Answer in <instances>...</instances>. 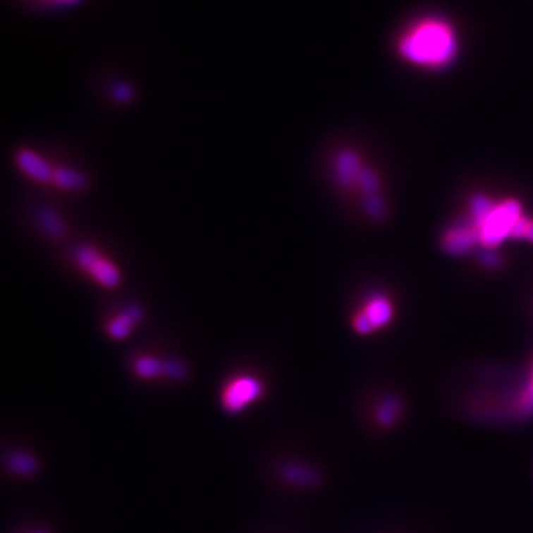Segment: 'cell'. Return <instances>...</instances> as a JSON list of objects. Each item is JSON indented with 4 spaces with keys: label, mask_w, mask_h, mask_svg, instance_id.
I'll use <instances>...</instances> for the list:
<instances>
[{
    "label": "cell",
    "mask_w": 533,
    "mask_h": 533,
    "mask_svg": "<svg viewBox=\"0 0 533 533\" xmlns=\"http://www.w3.org/2000/svg\"><path fill=\"white\" fill-rule=\"evenodd\" d=\"M458 30L453 23L437 13H428L409 23L396 42L400 58L427 70L448 68L459 54Z\"/></svg>",
    "instance_id": "6da1fadb"
},
{
    "label": "cell",
    "mask_w": 533,
    "mask_h": 533,
    "mask_svg": "<svg viewBox=\"0 0 533 533\" xmlns=\"http://www.w3.org/2000/svg\"><path fill=\"white\" fill-rule=\"evenodd\" d=\"M523 216L522 204L517 200L496 203L477 228L480 245L484 249H496L503 240L511 239L515 224Z\"/></svg>",
    "instance_id": "7a4b0ae2"
},
{
    "label": "cell",
    "mask_w": 533,
    "mask_h": 533,
    "mask_svg": "<svg viewBox=\"0 0 533 533\" xmlns=\"http://www.w3.org/2000/svg\"><path fill=\"white\" fill-rule=\"evenodd\" d=\"M393 319V305L384 295L370 296L360 313L355 314L353 326L360 335L372 333L384 328Z\"/></svg>",
    "instance_id": "3957f363"
},
{
    "label": "cell",
    "mask_w": 533,
    "mask_h": 533,
    "mask_svg": "<svg viewBox=\"0 0 533 533\" xmlns=\"http://www.w3.org/2000/svg\"><path fill=\"white\" fill-rule=\"evenodd\" d=\"M441 245L443 249L451 255H467L477 245H480L479 231L471 221H464L448 230V233L443 235Z\"/></svg>",
    "instance_id": "277c9868"
},
{
    "label": "cell",
    "mask_w": 533,
    "mask_h": 533,
    "mask_svg": "<svg viewBox=\"0 0 533 533\" xmlns=\"http://www.w3.org/2000/svg\"><path fill=\"white\" fill-rule=\"evenodd\" d=\"M262 393V385L255 378H239L234 379L224 391L222 402L230 412L242 410L250 402H254Z\"/></svg>",
    "instance_id": "5b68a950"
},
{
    "label": "cell",
    "mask_w": 533,
    "mask_h": 533,
    "mask_svg": "<svg viewBox=\"0 0 533 533\" xmlns=\"http://www.w3.org/2000/svg\"><path fill=\"white\" fill-rule=\"evenodd\" d=\"M15 161H17L20 171L25 173L28 178H32L36 183L48 184L54 181L55 169H52L49 163L37 153L23 148V150L17 153Z\"/></svg>",
    "instance_id": "8992f818"
},
{
    "label": "cell",
    "mask_w": 533,
    "mask_h": 533,
    "mask_svg": "<svg viewBox=\"0 0 533 533\" xmlns=\"http://www.w3.org/2000/svg\"><path fill=\"white\" fill-rule=\"evenodd\" d=\"M362 171L360 160L357 154L344 150L341 152L335 160V180L341 187H351L357 184V178Z\"/></svg>",
    "instance_id": "52a82bcc"
},
{
    "label": "cell",
    "mask_w": 533,
    "mask_h": 533,
    "mask_svg": "<svg viewBox=\"0 0 533 533\" xmlns=\"http://www.w3.org/2000/svg\"><path fill=\"white\" fill-rule=\"evenodd\" d=\"M97 283H99L104 288H116L121 285V271L117 266L107 258L98 255V258L89 266L87 271Z\"/></svg>",
    "instance_id": "ba28073f"
},
{
    "label": "cell",
    "mask_w": 533,
    "mask_h": 533,
    "mask_svg": "<svg viewBox=\"0 0 533 533\" xmlns=\"http://www.w3.org/2000/svg\"><path fill=\"white\" fill-rule=\"evenodd\" d=\"M403 403L402 400L396 396H388L381 400V403L376 409V422L382 428H391L402 417Z\"/></svg>",
    "instance_id": "9c48e42d"
},
{
    "label": "cell",
    "mask_w": 533,
    "mask_h": 533,
    "mask_svg": "<svg viewBox=\"0 0 533 533\" xmlns=\"http://www.w3.org/2000/svg\"><path fill=\"white\" fill-rule=\"evenodd\" d=\"M141 317L142 313L138 307H128L121 316L110 321L109 335L114 339L126 338L133 328V323H137Z\"/></svg>",
    "instance_id": "30bf717a"
},
{
    "label": "cell",
    "mask_w": 533,
    "mask_h": 533,
    "mask_svg": "<svg viewBox=\"0 0 533 533\" xmlns=\"http://www.w3.org/2000/svg\"><path fill=\"white\" fill-rule=\"evenodd\" d=\"M52 183L59 188L79 191V190H85L87 187V178L83 173L74 171V169L59 168V169H55V172H54V181Z\"/></svg>",
    "instance_id": "8fae6325"
},
{
    "label": "cell",
    "mask_w": 533,
    "mask_h": 533,
    "mask_svg": "<svg viewBox=\"0 0 533 533\" xmlns=\"http://www.w3.org/2000/svg\"><path fill=\"white\" fill-rule=\"evenodd\" d=\"M39 224L44 234H48L51 239H61L64 235V222L51 207H43L39 212Z\"/></svg>",
    "instance_id": "7c38bea8"
},
{
    "label": "cell",
    "mask_w": 533,
    "mask_h": 533,
    "mask_svg": "<svg viewBox=\"0 0 533 533\" xmlns=\"http://www.w3.org/2000/svg\"><path fill=\"white\" fill-rule=\"evenodd\" d=\"M6 465L9 467V470L21 474V476H32V474L37 471V462L27 453H11L6 458Z\"/></svg>",
    "instance_id": "4fadbf2b"
},
{
    "label": "cell",
    "mask_w": 533,
    "mask_h": 533,
    "mask_svg": "<svg viewBox=\"0 0 533 533\" xmlns=\"http://www.w3.org/2000/svg\"><path fill=\"white\" fill-rule=\"evenodd\" d=\"M285 477L296 484L304 486H313L319 483V474L307 467L302 465H290L285 470Z\"/></svg>",
    "instance_id": "5bb4252c"
},
{
    "label": "cell",
    "mask_w": 533,
    "mask_h": 533,
    "mask_svg": "<svg viewBox=\"0 0 533 533\" xmlns=\"http://www.w3.org/2000/svg\"><path fill=\"white\" fill-rule=\"evenodd\" d=\"M135 372L142 378H156L165 372V366L153 357H142L135 362Z\"/></svg>",
    "instance_id": "9a60e30c"
},
{
    "label": "cell",
    "mask_w": 533,
    "mask_h": 533,
    "mask_svg": "<svg viewBox=\"0 0 533 533\" xmlns=\"http://www.w3.org/2000/svg\"><path fill=\"white\" fill-rule=\"evenodd\" d=\"M357 185H359L360 191L364 192L366 196L376 195L378 187H379L378 176L372 171H370V169L362 168V171L359 173V178H357Z\"/></svg>",
    "instance_id": "2e32d148"
},
{
    "label": "cell",
    "mask_w": 533,
    "mask_h": 533,
    "mask_svg": "<svg viewBox=\"0 0 533 533\" xmlns=\"http://www.w3.org/2000/svg\"><path fill=\"white\" fill-rule=\"evenodd\" d=\"M366 211L370 216H374L376 219L382 218L385 214V204L384 200L378 195H372L366 197Z\"/></svg>",
    "instance_id": "e0dca14e"
},
{
    "label": "cell",
    "mask_w": 533,
    "mask_h": 533,
    "mask_svg": "<svg viewBox=\"0 0 533 533\" xmlns=\"http://www.w3.org/2000/svg\"><path fill=\"white\" fill-rule=\"evenodd\" d=\"M520 410L523 413H527V415L533 413V372H532V378H530L529 384L526 385L525 393L522 394Z\"/></svg>",
    "instance_id": "ac0fdd59"
},
{
    "label": "cell",
    "mask_w": 533,
    "mask_h": 533,
    "mask_svg": "<svg viewBox=\"0 0 533 533\" xmlns=\"http://www.w3.org/2000/svg\"><path fill=\"white\" fill-rule=\"evenodd\" d=\"M132 87L126 83H118L113 89V97L118 102H129L132 99Z\"/></svg>",
    "instance_id": "d6986e66"
},
{
    "label": "cell",
    "mask_w": 533,
    "mask_h": 533,
    "mask_svg": "<svg viewBox=\"0 0 533 533\" xmlns=\"http://www.w3.org/2000/svg\"><path fill=\"white\" fill-rule=\"evenodd\" d=\"M480 259L486 266H498L499 264V257L494 249H484Z\"/></svg>",
    "instance_id": "ffe728a7"
},
{
    "label": "cell",
    "mask_w": 533,
    "mask_h": 533,
    "mask_svg": "<svg viewBox=\"0 0 533 533\" xmlns=\"http://www.w3.org/2000/svg\"><path fill=\"white\" fill-rule=\"evenodd\" d=\"M163 374H168L172 378H181L184 375V369L181 364L172 362V363L165 364V372Z\"/></svg>",
    "instance_id": "44dd1931"
},
{
    "label": "cell",
    "mask_w": 533,
    "mask_h": 533,
    "mask_svg": "<svg viewBox=\"0 0 533 533\" xmlns=\"http://www.w3.org/2000/svg\"><path fill=\"white\" fill-rule=\"evenodd\" d=\"M526 239L533 242V221H529V226H527V231H526Z\"/></svg>",
    "instance_id": "7402d4cb"
},
{
    "label": "cell",
    "mask_w": 533,
    "mask_h": 533,
    "mask_svg": "<svg viewBox=\"0 0 533 533\" xmlns=\"http://www.w3.org/2000/svg\"><path fill=\"white\" fill-rule=\"evenodd\" d=\"M51 2H56V4H71V2H76V0H51Z\"/></svg>",
    "instance_id": "603a6c76"
},
{
    "label": "cell",
    "mask_w": 533,
    "mask_h": 533,
    "mask_svg": "<svg viewBox=\"0 0 533 533\" xmlns=\"http://www.w3.org/2000/svg\"><path fill=\"white\" fill-rule=\"evenodd\" d=\"M35 533H49L48 530H44V529H39V530H36Z\"/></svg>",
    "instance_id": "cb8c5ba5"
}]
</instances>
